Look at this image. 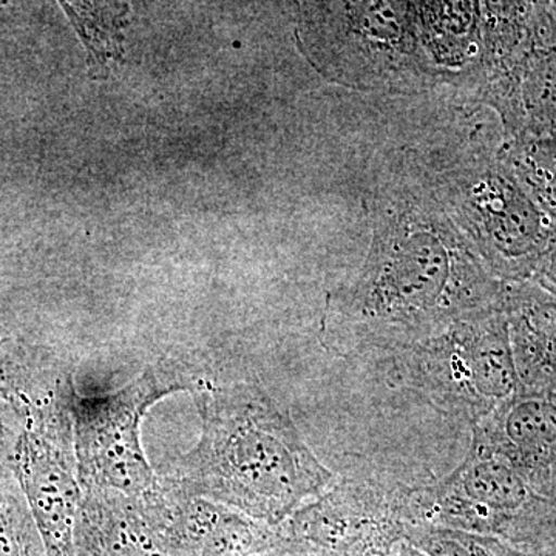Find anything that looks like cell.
Returning <instances> with one entry per match:
<instances>
[{
    "label": "cell",
    "instance_id": "15",
    "mask_svg": "<svg viewBox=\"0 0 556 556\" xmlns=\"http://www.w3.org/2000/svg\"><path fill=\"white\" fill-rule=\"evenodd\" d=\"M257 556H321L316 554H309V552L295 551V548L288 547H274L265 554Z\"/></svg>",
    "mask_w": 556,
    "mask_h": 556
},
{
    "label": "cell",
    "instance_id": "4",
    "mask_svg": "<svg viewBox=\"0 0 556 556\" xmlns=\"http://www.w3.org/2000/svg\"><path fill=\"white\" fill-rule=\"evenodd\" d=\"M298 36L318 72L351 89L416 93L439 84L415 2L308 3Z\"/></svg>",
    "mask_w": 556,
    "mask_h": 556
},
{
    "label": "cell",
    "instance_id": "1",
    "mask_svg": "<svg viewBox=\"0 0 556 556\" xmlns=\"http://www.w3.org/2000/svg\"><path fill=\"white\" fill-rule=\"evenodd\" d=\"M372 239L356 277L328 295L321 332L342 354H387L456 321L503 308L486 270L441 206L415 153L380 172L369 193Z\"/></svg>",
    "mask_w": 556,
    "mask_h": 556
},
{
    "label": "cell",
    "instance_id": "14",
    "mask_svg": "<svg viewBox=\"0 0 556 556\" xmlns=\"http://www.w3.org/2000/svg\"><path fill=\"white\" fill-rule=\"evenodd\" d=\"M530 280L535 281L541 288L546 289L556 298V229L552 233L543 257L538 262L535 273Z\"/></svg>",
    "mask_w": 556,
    "mask_h": 556
},
{
    "label": "cell",
    "instance_id": "8",
    "mask_svg": "<svg viewBox=\"0 0 556 556\" xmlns=\"http://www.w3.org/2000/svg\"><path fill=\"white\" fill-rule=\"evenodd\" d=\"M131 501L156 544L177 556H257L276 546V527L192 495L166 478Z\"/></svg>",
    "mask_w": 556,
    "mask_h": 556
},
{
    "label": "cell",
    "instance_id": "16",
    "mask_svg": "<svg viewBox=\"0 0 556 556\" xmlns=\"http://www.w3.org/2000/svg\"><path fill=\"white\" fill-rule=\"evenodd\" d=\"M387 556H427L424 554L422 551H419V548L413 546V544L407 543V541H404V543L399 544L396 548H394L391 554H388Z\"/></svg>",
    "mask_w": 556,
    "mask_h": 556
},
{
    "label": "cell",
    "instance_id": "3",
    "mask_svg": "<svg viewBox=\"0 0 556 556\" xmlns=\"http://www.w3.org/2000/svg\"><path fill=\"white\" fill-rule=\"evenodd\" d=\"M501 142L437 146L413 153L482 265L497 280L511 283L532 278L556 225L497 156Z\"/></svg>",
    "mask_w": 556,
    "mask_h": 556
},
{
    "label": "cell",
    "instance_id": "13",
    "mask_svg": "<svg viewBox=\"0 0 556 556\" xmlns=\"http://www.w3.org/2000/svg\"><path fill=\"white\" fill-rule=\"evenodd\" d=\"M407 543L427 556H530L497 538L441 526L412 527Z\"/></svg>",
    "mask_w": 556,
    "mask_h": 556
},
{
    "label": "cell",
    "instance_id": "10",
    "mask_svg": "<svg viewBox=\"0 0 556 556\" xmlns=\"http://www.w3.org/2000/svg\"><path fill=\"white\" fill-rule=\"evenodd\" d=\"M471 441L510 460L538 492L556 497V393L519 390L471 426Z\"/></svg>",
    "mask_w": 556,
    "mask_h": 556
},
{
    "label": "cell",
    "instance_id": "7",
    "mask_svg": "<svg viewBox=\"0 0 556 556\" xmlns=\"http://www.w3.org/2000/svg\"><path fill=\"white\" fill-rule=\"evenodd\" d=\"M416 527L415 489L387 479H338L276 527V546L321 556H387Z\"/></svg>",
    "mask_w": 556,
    "mask_h": 556
},
{
    "label": "cell",
    "instance_id": "5",
    "mask_svg": "<svg viewBox=\"0 0 556 556\" xmlns=\"http://www.w3.org/2000/svg\"><path fill=\"white\" fill-rule=\"evenodd\" d=\"M387 378L445 415L475 424L519 393L503 308L484 311L433 338L383 356Z\"/></svg>",
    "mask_w": 556,
    "mask_h": 556
},
{
    "label": "cell",
    "instance_id": "11",
    "mask_svg": "<svg viewBox=\"0 0 556 556\" xmlns=\"http://www.w3.org/2000/svg\"><path fill=\"white\" fill-rule=\"evenodd\" d=\"M504 316L519 386L556 393V298L533 280L504 287Z\"/></svg>",
    "mask_w": 556,
    "mask_h": 556
},
{
    "label": "cell",
    "instance_id": "2",
    "mask_svg": "<svg viewBox=\"0 0 556 556\" xmlns=\"http://www.w3.org/2000/svg\"><path fill=\"white\" fill-rule=\"evenodd\" d=\"M197 408L200 441L164 477L186 492L277 527L338 481L262 387H211Z\"/></svg>",
    "mask_w": 556,
    "mask_h": 556
},
{
    "label": "cell",
    "instance_id": "12",
    "mask_svg": "<svg viewBox=\"0 0 556 556\" xmlns=\"http://www.w3.org/2000/svg\"><path fill=\"white\" fill-rule=\"evenodd\" d=\"M497 156L556 225V134L504 137Z\"/></svg>",
    "mask_w": 556,
    "mask_h": 556
},
{
    "label": "cell",
    "instance_id": "9",
    "mask_svg": "<svg viewBox=\"0 0 556 556\" xmlns=\"http://www.w3.org/2000/svg\"><path fill=\"white\" fill-rule=\"evenodd\" d=\"M72 427L73 409L53 433H25L17 455L25 495L53 556H72L73 532L83 507Z\"/></svg>",
    "mask_w": 556,
    "mask_h": 556
},
{
    "label": "cell",
    "instance_id": "6",
    "mask_svg": "<svg viewBox=\"0 0 556 556\" xmlns=\"http://www.w3.org/2000/svg\"><path fill=\"white\" fill-rule=\"evenodd\" d=\"M177 367L156 365L108 396L73 397V439L84 492L138 500L159 482L141 445L149 408L178 391L192 390Z\"/></svg>",
    "mask_w": 556,
    "mask_h": 556
}]
</instances>
